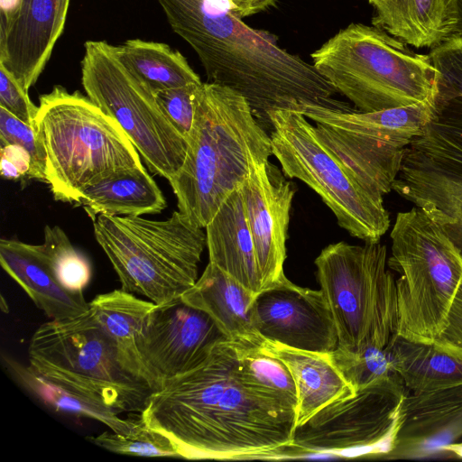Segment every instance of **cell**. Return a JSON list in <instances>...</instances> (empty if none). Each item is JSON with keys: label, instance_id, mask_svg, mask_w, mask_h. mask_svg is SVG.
Wrapping results in <instances>:
<instances>
[{"label": "cell", "instance_id": "cell-1", "mask_svg": "<svg viewBox=\"0 0 462 462\" xmlns=\"http://www.w3.org/2000/svg\"><path fill=\"white\" fill-rule=\"evenodd\" d=\"M140 414L171 439L181 458L274 459L292 440L297 410L249 384L227 340L153 392Z\"/></svg>", "mask_w": 462, "mask_h": 462}, {"label": "cell", "instance_id": "cell-2", "mask_svg": "<svg viewBox=\"0 0 462 462\" xmlns=\"http://www.w3.org/2000/svg\"><path fill=\"white\" fill-rule=\"evenodd\" d=\"M157 1L172 30L197 53L208 82L245 97L267 133L269 115L278 109H352L333 97L337 90L312 64L282 48L275 35L245 24L224 0Z\"/></svg>", "mask_w": 462, "mask_h": 462}, {"label": "cell", "instance_id": "cell-3", "mask_svg": "<svg viewBox=\"0 0 462 462\" xmlns=\"http://www.w3.org/2000/svg\"><path fill=\"white\" fill-rule=\"evenodd\" d=\"M185 161L169 180L179 211L205 228L253 167L273 154L270 134L247 101L219 84L202 82L195 100Z\"/></svg>", "mask_w": 462, "mask_h": 462}, {"label": "cell", "instance_id": "cell-4", "mask_svg": "<svg viewBox=\"0 0 462 462\" xmlns=\"http://www.w3.org/2000/svg\"><path fill=\"white\" fill-rule=\"evenodd\" d=\"M39 102L34 129L45 152L46 182L56 200L78 203L97 181L143 167L120 125L88 96L57 85Z\"/></svg>", "mask_w": 462, "mask_h": 462}, {"label": "cell", "instance_id": "cell-5", "mask_svg": "<svg viewBox=\"0 0 462 462\" xmlns=\"http://www.w3.org/2000/svg\"><path fill=\"white\" fill-rule=\"evenodd\" d=\"M310 56L317 71L361 112L420 103L436 89L438 70L429 54L374 25L350 23Z\"/></svg>", "mask_w": 462, "mask_h": 462}, {"label": "cell", "instance_id": "cell-6", "mask_svg": "<svg viewBox=\"0 0 462 462\" xmlns=\"http://www.w3.org/2000/svg\"><path fill=\"white\" fill-rule=\"evenodd\" d=\"M93 227L123 291L162 304L197 282L206 233L180 211L164 220L99 214Z\"/></svg>", "mask_w": 462, "mask_h": 462}, {"label": "cell", "instance_id": "cell-7", "mask_svg": "<svg viewBox=\"0 0 462 462\" xmlns=\"http://www.w3.org/2000/svg\"><path fill=\"white\" fill-rule=\"evenodd\" d=\"M388 266L400 277L397 334L433 344L444 329L455 293L462 282V255L443 230L420 208L399 212L390 234Z\"/></svg>", "mask_w": 462, "mask_h": 462}, {"label": "cell", "instance_id": "cell-8", "mask_svg": "<svg viewBox=\"0 0 462 462\" xmlns=\"http://www.w3.org/2000/svg\"><path fill=\"white\" fill-rule=\"evenodd\" d=\"M314 263L337 328V348L349 355L368 346L385 348L398 328L396 280L386 268V246L341 241L323 248Z\"/></svg>", "mask_w": 462, "mask_h": 462}, {"label": "cell", "instance_id": "cell-9", "mask_svg": "<svg viewBox=\"0 0 462 462\" xmlns=\"http://www.w3.org/2000/svg\"><path fill=\"white\" fill-rule=\"evenodd\" d=\"M28 366L57 383L93 397L120 413L142 412L151 387L122 365L116 346L89 310L50 319L32 334Z\"/></svg>", "mask_w": 462, "mask_h": 462}, {"label": "cell", "instance_id": "cell-10", "mask_svg": "<svg viewBox=\"0 0 462 462\" xmlns=\"http://www.w3.org/2000/svg\"><path fill=\"white\" fill-rule=\"evenodd\" d=\"M273 155L288 178L311 188L351 236L380 242L390 226L383 196L365 187L322 142L301 113L278 109L269 115Z\"/></svg>", "mask_w": 462, "mask_h": 462}, {"label": "cell", "instance_id": "cell-11", "mask_svg": "<svg viewBox=\"0 0 462 462\" xmlns=\"http://www.w3.org/2000/svg\"><path fill=\"white\" fill-rule=\"evenodd\" d=\"M84 48L81 82L87 96L120 125L147 168L169 181L185 161L188 141L154 93L119 60L116 46L87 41Z\"/></svg>", "mask_w": 462, "mask_h": 462}, {"label": "cell", "instance_id": "cell-12", "mask_svg": "<svg viewBox=\"0 0 462 462\" xmlns=\"http://www.w3.org/2000/svg\"><path fill=\"white\" fill-rule=\"evenodd\" d=\"M432 98L367 113L306 106L301 114L315 123L322 142L356 178L383 197L393 189L405 150L430 116Z\"/></svg>", "mask_w": 462, "mask_h": 462}, {"label": "cell", "instance_id": "cell-13", "mask_svg": "<svg viewBox=\"0 0 462 462\" xmlns=\"http://www.w3.org/2000/svg\"><path fill=\"white\" fill-rule=\"evenodd\" d=\"M406 394L397 374L376 379L296 426L291 444L274 459L316 456L382 458L392 449Z\"/></svg>", "mask_w": 462, "mask_h": 462}, {"label": "cell", "instance_id": "cell-14", "mask_svg": "<svg viewBox=\"0 0 462 462\" xmlns=\"http://www.w3.org/2000/svg\"><path fill=\"white\" fill-rule=\"evenodd\" d=\"M228 338L205 311L178 298L154 304L137 338V349L152 393L200 365Z\"/></svg>", "mask_w": 462, "mask_h": 462}, {"label": "cell", "instance_id": "cell-15", "mask_svg": "<svg viewBox=\"0 0 462 462\" xmlns=\"http://www.w3.org/2000/svg\"><path fill=\"white\" fill-rule=\"evenodd\" d=\"M254 315L265 340L319 353L337 347V328L321 290L300 287L285 276L256 295Z\"/></svg>", "mask_w": 462, "mask_h": 462}, {"label": "cell", "instance_id": "cell-16", "mask_svg": "<svg viewBox=\"0 0 462 462\" xmlns=\"http://www.w3.org/2000/svg\"><path fill=\"white\" fill-rule=\"evenodd\" d=\"M438 70L430 116L408 150L430 168L462 180V35L430 49Z\"/></svg>", "mask_w": 462, "mask_h": 462}, {"label": "cell", "instance_id": "cell-17", "mask_svg": "<svg viewBox=\"0 0 462 462\" xmlns=\"http://www.w3.org/2000/svg\"><path fill=\"white\" fill-rule=\"evenodd\" d=\"M240 192L263 291L285 277L287 232L295 189L268 160L253 167Z\"/></svg>", "mask_w": 462, "mask_h": 462}, {"label": "cell", "instance_id": "cell-18", "mask_svg": "<svg viewBox=\"0 0 462 462\" xmlns=\"http://www.w3.org/2000/svg\"><path fill=\"white\" fill-rule=\"evenodd\" d=\"M70 0H14L0 14V64L25 92L61 35Z\"/></svg>", "mask_w": 462, "mask_h": 462}, {"label": "cell", "instance_id": "cell-19", "mask_svg": "<svg viewBox=\"0 0 462 462\" xmlns=\"http://www.w3.org/2000/svg\"><path fill=\"white\" fill-rule=\"evenodd\" d=\"M462 440V384L406 394L392 449L383 459L426 458Z\"/></svg>", "mask_w": 462, "mask_h": 462}, {"label": "cell", "instance_id": "cell-20", "mask_svg": "<svg viewBox=\"0 0 462 462\" xmlns=\"http://www.w3.org/2000/svg\"><path fill=\"white\" fill-rule=\"evenodd\" d=\"M0 263L51 319L75 318L89 310L83 292H71L59 283L41 245L2 238Z\"/></svg>", "mask_w": 462, "mask_h": 462}, {"label": "cell", "instance_id": "cell-21", "mask_svg": "<svg viewBox=\"0 0 462 462\" xmlns=\"http://www.w3.org/2000/svg\"><path fill=\"white\" fill-rule=\"evenodd\" d=\"M372 25L407 45L435 48L456 35L460 22L457 0H368Z\"/></svg>", "mask_w": 462, "mask_h": 462}, {"label": "cell", "instance_id": "cell-22", "mask_svg": "<svg viewBox=\"0 0 462 462\" xmlns=\"http://www.w3.org/2000/svg\"><path fill=\"white\" fill-rule=\"evenodd\" d=\"M393 190L422 208L462 255V180L430 168L407 148Z\"/></svg>", "mask_w": 462, "mask_h": 462}, {"label": "cell", "instance_id": "cell-23", "mask_svg": "<svg viewBox=\"0 0 462 462\" xmlns=\"http://www.w3.org/2000/svg\"><path fill=\"white\" fill-rule=\"evenodd\" d=\"M256 295L208 262L201 276L180 298L207 312L229 341L255 343L264 340L256 331L254 303Z\"/></svg>", "mask_w": 462, "mask_h": 462}, {"label": "cell", "instance_id": "cell-24", "mask_svg": "<svg viewBox=\"0 0 462 462\" xmlns=\"http://www.w3.org/2000/svg\"><path fill=\"white\" fill-rule=\"evenodd\" d=\"M209 262L257 295L262 282L240 188L206 226Z\"/></svg>", "mask_w": 462, "mask_h": 462}, {"label": "cell", "instance_id": "cell-25", "mask_svg": "<svg viewBox=\"0 0 462 462\" xmlns=\"http://www.w3.org/2000/svg\"><path fill=\"white\" fill-rule=\"evenodd\" d=\"M263 344L287 365L294 379L298 395L296 426L332 402L356 393L329 353L300 350L268 340Z\"/></svg>", "mask_w": 462, "mask_h": 462}, {"label": "cell", "instance_id": "cell-26", "mask_svg": "<svg viewBox=\"0 0 462 462\" xmlns=\"http://www.w3.org/2000/svg\"><path fill=\"white\" fill-rule=\"evenodd\" d=\"M77 204L97 215L143 216L162 212L167 202L144 166L111 174L88 186Z\"/></svg>", "mask_w": 462, "mask_h": 462}, {"label": "cell", "instance_id": "cell-27", "mask_svg": "<svg viewBox=\"0 0 462 462\" xmlns=\"http://www.w3.org/2000/svg\"><path fill=\"white\" fill-rule=\"evenodd\" d=\"M154 304L122 289L98 294L89 301L94 317L114 340L123 366L149 386L136 343L145 317Z\"/></svg>", "mask_w": 462, "mask_h": 462}, {"label": "cell", "instance_id": "cell-28", "mask_svg": "<svg viewBox=\"0 0 462 462\" xmlns=\"http://www.w3.org/2000/svg\"><path fill=\"white\" fill-rule=\"evenodd\" d=\"M392 368L412 393L462 384V360L424 344L394 336L386 346Z\"/></svg>", "mask_w": 462, "mask_h": 462}, {"label": "cell", "instance_id": "cell-29", "mask_svg": "<svg viewBox=\"0 0 462 462\" xmlns=\"http://www.w3.org/2000/svg\"><path fill=\"white\" fill-rule=\"evenodd\" d=\"M6 367L12 375L45 405L77 416L96 420L112 431L127 433L136 420L122 419L120 412L104 402L75 389L52 382L33 372L28 365L10 357H5Z\"/></svg>", "mask_w": 462, "mask_h": 462}, {"label": "cell", "instance_id": "cell-30", "mask_svg": "<svg viewBox=\"0 0 462 462\" xmlns=\"http://www.w3.org/2000/svg\"><path fill=\"white\" fill-rule=\"evenodd\" d=\"M116 52L153 93L202 82L185 57L166 43L132 39L116 46Z\"/></svg>", "mask_w": 462, "mask_h": 462}, {"label": "cell", "instance_id": "cell-31", "mask_svg": "<svg viewBox=\"0 0 462 462\" xmlns=\"http://www.w3.org/2000/svg\"><path fill=\"white\" fill-rule=\"evenodd\" d=\"M264 340L255 343L231 341L236 350L239 373L249 384L275 394L297 410L294 379L287 365L266 348Z\"/></svg>", "mask_w": 462, "mask_h": 462}, {"label": "cell", "instance_id": "cell-32", "mask_svg": "<svg viewBox=\"0 0 462 462\" xmlns=\"http://www.w3.org/2000/svg\"><path fill=\"white\" fill-rule=\"evenodd\" d=\"M41 246L59 283L71 292H83L91 279V264L63 229L46 226Z\"/></svg>", "mask_w": 462, "mask_h": 462}, {"label": "cell", "instance_id": "cell-33", "mask_svg": "<svg viewBox=\"0 0 462 462\" xmlns=\"http://www.w3.org/2000/svg\"><path fill=\"white\" fill-rule=\"evenodd\" d=\"M93 444L111 452L137 457H180L176 445L166 435L149 427L141 414L127 433L104 431L87 438Z\"/></svg>", "mask_w": 462, "mask_h": 462}, {"label": "cell", "instance_id": "cell-34", "mask_svg": "<svg viewBox=\"0 0 462 462\" xmlns=\"http://www.w3.org/2000/svg\"><path fill=\"white\" fill-rule=\"evenodd\" d=\"M329 355L355 390L394 374L386 347L368 346L356 355L346 354L337 347Z\"/></svg>", "mask_w": 462, "mask_h": 462}, {"label": "cell", "instance_id": "cell-35", "mask_svg": "<svg viewBox=\"0 0 462 462\" xmlns=\"http://www.w3.org/2000/svg\"><path fill=\"white\" fill-rule=\"evenodd\" d=\"M5 144H16L27 150L32 158V179L46 182L45 152L34 127L0 106V145Z\"/></svg>", "mask_w": 462, "mask_h": 462}, {"label": "cell", "instance_id": "cell-36", "mask_svg": "<svg viewBox=\"0 0 462 462\" xmlns=\"http://www.w3.org/2000/svg\"><path fill=\"white\" fill-rule=\"evenodd\" d=\"M201 84L193 83L154 92L161 109L186 140L193 125L196 95Z\"/></svg>", "mask_w": 462, "mask_h": 462}, {"label": "cell", "instance_id": "cell-37", "mask_svg": "<svg viewBox=\"0 0 462 462\" xmlns=\"http://www.w3.org/2000/svg\"><path fill=\"white\" fill-rule=\"evenodd\" d=\"M0 106L21 121L34 127L39 106L17 83L8 70L0 64Z\"/></svg>", "mask_w": 462, "mask_h": 462}, {"label": "cell", "instance_id": "cell-38", "mask_svg": "<svg viewBox=\"0 0 462 462\" xmlns=\"http://www.w3.org/2000/svg\"><path fill=\"white\" fill-rule=\"evenodd\" d=\"M433 345L462 360V282L449 307L445 328L435 338Z\"/></svg>", "mask_w": 462, "mask_h": 462}, {"label": "cell", "instance_id": "cell-39", "mask_svg": "<svg viewBox=\"0 0 462 462\" xmlns=\"http://www.w3.org/2000/svg\"><path fill=\"white\" fill-rule=\"evenodd\" d=\"M1 176L6 180L32 179V164L30 153L16 144L0 145Z\"/></svg>", "mask_w": 462, "mask_h": 462}, {"label": "cell", "instance_id": "cell-40", "mask_svg": "<svg viewBox=\"0 0 462 462\" xmlns=\"http://www.w3.org/2000/svg\"><path fill=\"white\" fill-rule=\"evenodd\" d=\"M227 8L240 18L251 16L273 6L278 0H224Z\"/></svg>", "mask_w": 462, "mask_h": 462}, {"label": "cell", "instance_id": "cell-41", "mask_svg": "<svg viewBox=\"0 0 462 462\" xmlns=\"http://www.w3.org/2000/svg\"><path fill=\"white\" fill-rule=\"evenodd\" d=\"M443 454L448 457L462 458V440L446 447L443 449Z\"/></svg>", "mask_w": 462, "mask_h": 462}, {"label": "cell", "instance_id": "cell-42", "mask_svg": "<svg viewBox=\"0 0 462 462\" xmlns=\"http://www.w3.org/2000/svg\"><path fill=\"white\" fill-rule=\"evenodd\" d=\"M460 13V22L457 30V33L458 35H462V0H457Z\"/></svg>", "mask_w": 462, "mask_h": 462}]
</instances>
